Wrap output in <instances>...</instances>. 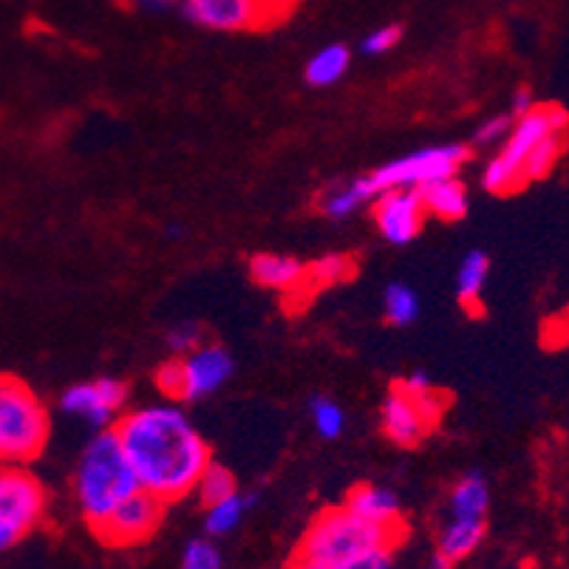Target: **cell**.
<instances>
[{
    "instance_id": "1",
    "label": "cell",
    "mask_w": 569,
    "mask_h": 569,
    "mask_svg": "<svg viewBox=\"0 0 569 569\" xmlns=\"http://www.w3.org/2000/svg\"><path fill=\"white\" fill-rule=\"evenodd\" d=\"M142 490L164 505L196 493L201 473L213 457L182 402H151L126 411L113 426Z\"/></svg>"
},
{
    "instance_id": "2",
    "label": "cell",
    "mask_w": 569,
    "mask_h": 569,
    "mask_svg": "<svg viewBox=\"0 0 569 569\" xmlns=\"http://www.w3.org/2000/svg\"><path fill=\"white\" fill-rule=\"evenodd\" d=\"M142 490L117 431H97L82 445L74 468V501L91 530L102 525L126 499Z\"/></svg>"
},
{
    "instance_id": "3",
    "label": "cell",
    "mask_w": 569,
    "mask_h": 569,
    "mask_svg": "<svg viewBox=\"0 0 569 569\" xmlns=\"http://www.w3.org/2000/svg\"><path fill=\"white\" fill-rule=\"evenodd\" d=\"M402 541L400 530H386L355 516L346 505L329 507L303 532L301 547L295 558L320 563V567H340L375 550H395Z\"/></svg>"
},
{
    "instance_id": "4",
    "label": "cell",
    "mask_w": 569,
    "mask_h": 569,
    "mask_svg": "<svg viewBox=\"0 0 569 569\" xmlns=\"http://www.w3.org/2000/svg\"><path fill=\"white\" fill-rule=\"evenodd\" d=\"M569 113L556 102H545L536 106L525 117H516L513 128L507 133L505 142L499 144L496 157L485 164L482 184L485 190L496 196L516 193V190L527 188L525 173L530 164L532 153L541 148L556 133H567Z\"/></svg>"
},
{
    "instance_id": "5",
    "label": "cell",
    "mask_w": 569,
    "mask_h": 569,
    "mask_svg": "<svg viewBox=\"0 0 569 569\" xmlns=\"http://www.w3.org/2000/svg\"><path fill=\"white\" fill-rule=\"evenodd\" d=\"M51 437L46 402L18 377H0V465H32Z\"/></svg>"
},
{
    "instance_id": "6",
    "label": "cell",
    "mask_w": 569,
    "mask_h": 569,
    "mask_svg": "<svg viewBox=\"0 0 569 569\" xmlns=\"http://www.w3.org/2000/svg\"><path fill=\"white\" fill-rule=\"evenodd\" d=\"M236 375L230 349L219 343H201L182 357H170L157 369V388L173 402H199L219 395Z\"/></svg>"
},
{
    "instance_id": "7",
    "label": "cell",
    "mask_w": 569,
    "mask_h": 569,
    "mask_svg": "<svg viewBox=\"0 0 569 569\" xmlns=\"http://www.w3.org/2000/svg\"><path fill=\"white\" fill-rule=\"evenodd\" d=\"M49 510L43 482L23 465H0V552L38 530Z\"/></svg>"
},
{
    "instance_id": "8",
    "label": "cell",
    "mask_w": 569,
    "mask_h": 569,
    "mask_svg": "<svg viewBox=\"0 0 569 569\" xmlns=\"http://www.w3.org/2000/svg\"><path fill=\"white\" fill-rule=\"evenodd\" d=\"M465 162H468L465 144H428L366 173V184L375 199L386 190H422L445 176H457Z\"/></svg>"
},
{
    "instance_id": "9",
    "label": "cell",
    "mask_w": 569,
    "mask_h": 569,
    "mask_svg": "<svg viewBox=\"0 0 569 569\" xmlns=\"http://www.w3.org/2000/svg\"><path fill=\"white\" fill-rule=\"evenodd\" d=\"M442 411L445 400L437 395V388H431L426 395H411L397 382L380 406L382 433L400 448H417L437 426Z\"/></svg>"
},
{
    "instance_id": "10",
    "label": "cell",
    "mask_w": 569,
    "mask_h": 569,
    "mask_svg": "<svg viewBox=\"0 0 569 569\" xmlns=\"http://www.w3.org/2000/svg\"><path fill=\"white\" fill-rule=\"evenodd\" d=\"M128 386L117 377H97L88 382H74L60 395V411L80 419L94 431H111L126 413Z\"/></svg>"
},
{
    "instance_id": "11",
    "label": "cell",
    "mask_w": 569,
    "mask_h": 569,
    "mask_svg": "<svg viewBox=\"0 0 569 569\" xmlns=\"http://www.w3.org/2000/svg\"><path fill=\"white\" fill-rule=\"evenodd\" d=\"M164 501L151 496L148 490H137L97 527V538L108 547H137L144 545L159 530L164 519Z\"/></svg>"
},
{
    "instance_id": "12",
    "label": "cell",
    "mask_w": 569,
    "mask_h": 569,
    "mask_svg": "<svg viewBox=\"0 0 569 569\" xmlns=\"http://www.w3.org/2000/svg\"><path fill=\"white\" fill-rule=\"evenodd\" d=\"M371 219L388 244L406 247L426 227V207L417 190H386L371 201Z\"/></svg>"
},
{
    "instance_id": "13",
    "label": "cell",
    "mask_w": 569,
    "mask_h": 569,
    "mask_svg": "<svg viewBox=\"0 0 569 569\" xmlns=\"http://www.w3.org/2000/svg\"><path fill=\"white\" fill-rule=\"evenodd\" d=\"M188 23L210 32H247L263 23V0H179Z\"/></svg>"
},
{
    "instance_id": "14",
    "label": "cell",
    "mask_w": 569,
    "mask_h": 569,
    "mask_svg": "<svg viewBox=\"0 0 569 569\" xmlns=\"http://www.w3.org/2000/svg\"><path fill=\"white\" fill-rule=\"evenodd\" d=\"M250 276L258 287L289 295L309 283V263L283 252H258L250 258Z\"/></svg>"
},
{
    "instance_id": "15",
    "label": "cell",
    "mask_w": 569,
    "mask_h": 569,
    "mask_svg": "<svg viewBox=\"0 0 569 569\" xmlns=\"http://www.w3.org/2000/svg\"><path fill=\"white\" fill-rule=\"evenodd\" d=\"M346 507L369 525L402 532L400 496L386 485H357L346 499Z\"/></svg>"
},
{
    "instance_id": "16",
    "label": "cell",
    "mask_w": 569,
    "mask_h": 569,
    "mask_svg": "<svg viewBox=\"0 0 569 569\" xmlns=\"http://www.w3.org/2000/svg\"><path fill=\"white\" fill-rule=\"evenodd\" d=\"M488 532V519H459V516H442L437 527V552L451 563L473 556Z\"/></svg>"
},
{
    "instance_id": "17",
    "label": "cell",
    "mask_w": 569,
    "mask_h": 569,
    "mask_svg": "<svg viewBox=\"0 0 569 569\" xmlns=\"http://www.w3.org/2000/svg\"><path fill=\"white\" fill-rule=\"evenodd\" d=\"M490 510V485L479 470L459 476L448 490L445 501V516H459V519H488Z\"/></svg>"
},
{
    "instance_id": "18",
    "label": "cell",
    "mask_w": 569,
    "mask_h": 569,
    "mask_svg": "<svg viewBox=\"0 0 569 569\" xmlns=\"http://www.w3.org/2000/svg\"><path fill=\"white\" fill-rule=\"evenodd\" d=\"M426 213L433 216L439 221H459L468 213V190L459 182L457 176H445L437 182L426 184L422 190H417Z\"/></svg>"
},
{
    "instance_id": "19",
    "label": "cell",
    "mask_w": 569,
    "mask_h": 569,
    "mask_svg": "<svg viewBox=\"0 0 569 569\" xmlns=\"http://www.w3.org/2000/svg\"><path fill=\"white\" fill-rule=\"evenodd\" d=\"M375 196H371L369 184H366V176H357V179H349V182H335L318 196V210L326 216V219L343 221L349 216H355L360 207L371 204Z\"/></svg>"
},
{
    "instance_id": "20",
    "label": "cell",
    "mask_w": 569,
    "mask_h": 569,
    "mask_svg": "<svg viewBox=\"0 0 569 569\" xmlns=\"http://www.w3.org/2000/svg\"><path fill=\"white\" fill-rule=\"evenodd\" d=\"M258 496L252 490H236L227 499L213 501V505L204 507V532L210 538L230 536L232 530L241 527V521L247 519L252 507H256Z\"/></svg>"
},
{
    "instance_id": "21",
    "label": "cell",
    "mask_w": 569,
    "mask_h": 569,
    "mask_svg": "<svg viewBox=\"0 0 569 569\" xmlns=\"http://www.w3.org/2000/svg\"><path fill=\"white\" fill-rule=\"evenodd\" d=\"M351 66V51L343 43H329L315 51L303 66V80L309 88H332L346 77Z\"/></svg>"
},
{
    "instance_id": "22",
    "label": "cell",
    "mask_w": 569,
    "mask_h": 569,
    "mask_svg": "<svg viewBox=\"0 0 569 569\" xmlns=\"http://www.w3.org/2000/svg\"><path fill=\"white\" fill-rule=\"evenodd\" d=\"M490 278V258L482 250H470L457 269V298L465 309H476Z\"/></svg>"
},
{
    "instance_id": "23",
    "label": "cell",
    "mask_w": 569,
    "mask_h": 569,
    "mask_svg": "<svg viewBox=\"0 0 569 569\" xmlns=\"http://www.w3.org/2000/svg\"><path fill=\"white\" fill-rule=\"evenodd\" d=\"M382 315L391 326H411L419 318V295L408 283H388L382 292Z\"/></svg>"
},
{
    "instance_id": "24",
    "label": "cell",
    "mask_w": 569,
    "mask_h": 569,
    "mask_svg": "<svg viewBox=\"0 0 569 569\" xmlns=\"http://www.w3.org/2000/svg\"><path fill=\"white\" fill-rule=\"evenodd\" d=\"M309 422L320 439H338L346 431V411L335 397L315 395L309 400Z\"/></svg>"
},
{
    "instance_id": "25",
    "label": "cell",
    "mask_w": 569,
    "mask_h": 569,
    "mask_svg": "<svg viewBox=\"0 0 569 569\" xmlns=\"http://www.w3.org/2000/svg\"><path fill=\"white\" fill-rule=\"evenodd\" d=\"M238 488L236 476H232L230 468H224V465H216L210 462L204 468V473H201L199 485H196V493H199L201 505H213V501H221L227 499V496H232Z\"/></svg>"
},
{
    "instance_id": "26",
    "label": "cell",
    "mask_w": 569,
    "mask_h": 569,
    "mask_svg": "<svg viewBox=\"0 0 569 569\" xmlns=\"http://www.w3.org/2000/svg\"><path fill=\"white\" fill-rule=\"evenodd\" d=\"M182 569H224V558H221V550L216 547L213 538H193L184 547Z\"/></svg>"
},
{
    "instance_id": "27",
    "label": "cell",
    "mask_w": 569,
    "mask_h": 569,
    "mask_svg": "<svg viewBox=\"0 0 569 569\" xmlns=\"http://www.w3.org/2000/svg\"><path fill=\"white\" fill-rule=\"evenodd\" d=\"M201 343H207L204 329H201L196 320H182V323H173L168 329V335H164V346H168V351L173 357L188 355V351L199 349Z\"/></svg>"
},
{
    "instance_id": "28",
    "label": "cell",
    "mask_w": 569,
    "mask_h": 569,
    "mask_svg": "<svg viewBox=\"0 0 569 569\" xmlns=\"http://www.w3.org/2000/svg\"><path fill=\"white\" fill-rule=\"evenodd\" d=\"M402 40V26L397 23H386V26H377L371 32H366L360 38V54L366 57H382L388 51H395Z\"/></svg>"
},
{
    "instance_id": "29",
    "label": "cell",
    "mask_w": 569,
    "mask_h": 569,
    "mask_svg": "<svg viewBox=\"0 0 569 569\" xmlns=\"http://www.w3.org/2000/svg\"><path fill=\"white\" fill-rule=\"evenodd\" d=\"M513 113H496V117H490L488 122L476 128L473 144L476 148H499L507 133H510V128H513Z\"/></svg>"
},
{
    "instance_id": "30",
    "label": "cell",
    "mask_w": 569,
    "mask_h": 569,
    "mask_svg": "<svg viewBox=\"0 0 569 569\" xmlns=\"http://www.w3.org/2000/svg\"><path fill=\"white\" fill-rule=\"evenodd\" d=\"M351 272V261L343 256H326L320 261L309 263V278L320 283H335V281H343L346 276Z\"/></svg>"
},
{
    "instance_id": "31",
    "label": "cell",
    "mask_w": 569,
    "mask_h": 569,
    "mask_svg": "<svg viewBox=\"0 0 569 569\" xmlns=\"http://www.w3.org/2000/svg\"><path fill=\"white\" fill-rule=\"evenodd\" d=\"M391 556H395V550H375L369 556H360L332 569H391Z\"/></svg>"
},
{
    "instance_id": "32",
    "label": "cell",
    "mask_w": 569,
    "mask_h": 569,
    "mask_svg": "<svg viewBox=\"0 0 569 569\" xmlns=\"http://www.w3.org/2000/svg\"><path fill=\"white\" fill-rule=\"evenodd\" d=\"M133 7L139 9V12H148V14H162V12H170V9H179V0H131Z\"/></svg>"
},
{
    "instance_id": "33",
    "label": "cell",
    "mask_w": 569,
    "mask_h": 569,
    "mask_svg": "<svg viewBox=\"0 0 569 569\" xmlns=\"http://www.w3.org/2000/svg\"><path fill=\"white\" fill-rule=\"evenodd\" d=\"M536 106L538 102H536V97H532L530 88H519V91L513 94V119L525 117V113H530Z\"/></svg>"
},
{
    "instance_id": "34",
    "label": "cell",
    "mask_w": 569,
    "mask_h": 569,
    "mask_svg": "<svg viewBox=\"0 0 569 569\" xmlns=\"http://www.w3.org/2000/svg\"><path fill=\"white\" fill-rule=\"evenodd\" d=\"M400 386L406 388V391H411V395H426V391H431L433 388V382H431V377L422 375V371H413V375L406 377Z\"/></svg>"
},
{
    "instance_id": "35",
    "label": "cell",
    "mask_w": 569,
    "mask_h": 569,
    "mask_svg": "<svg viewBox=\"0 0 569 569\" xmlns=\"http://www.w3.org/2000/svg\"><path fill=\"white\" fill-rule=\"evenodd\" d=\"M453 567H457V563H451L445 556H439V552H433L431 563H428V569H453Z\"/></svg>"
},
{
    "instance_id": "36",
    "label": "cell",
    "mask_w": 569,
    "mask_h": 569,
    "mask_svg": "<svg viewBox=\"0 0 569 569\" xmlns=\"http://www.w3.org/2000/svg\"><path fill=\"white\" fill-rule=\"evenodd\" d=\"M287 569H329V567H320V563H312V561H301V558H292V563H289Z\"/></svg>"
}]
</instances>
